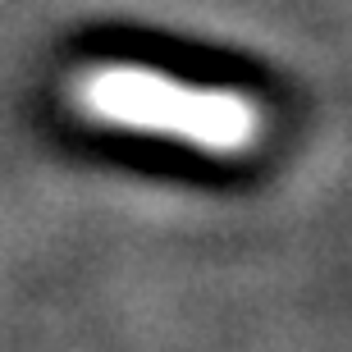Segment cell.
<instances>
[{
    "mask_svg": "<svg viewBox=\"0 0 352 352\" xmlns=\"http://www.w3.org/2000/svg\"><path fill=\"white\" fill-rule=\"evenodd\" d=\"M74 110L105 129L179 138L206 156H248L265 133V110L248 91L179 82L146 65H91L69 78Z\"/></svg>",
    "mask_w": 352,
    "mask_h": 352,
    "instance_id": "6da1fadb",
    "label": "cell"
}]
</instances>
